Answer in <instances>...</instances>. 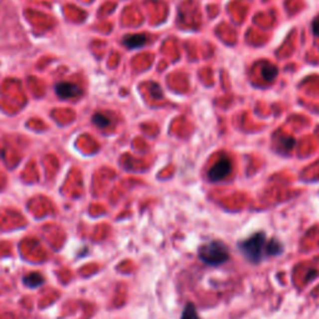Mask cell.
I'll return each instance as SVG.
<instances>
[{"label": "cell", "mask_w": 319, "mask_h": 319, "mask_svg": "<svg viewBox=\"0 0 319 319\" xmlns=\"http://www.w3.org/2000/svg\"><path fill=\"white\" fill-rule=\"evenodd\" d=\"M55 92H56L57 96L62 100L71 99V97H77L81 95L82 90L80 89L77 85L72 84V82H66L62 81L56 84L55 86Z\"/></svg>", "instance_id": "277c9868"}, {"label": "cell", "mask_w": 319, "mask_h": 319, "mask_svg": "<svg viewBox=\"0 0 319 319\" xmlns=\"http://www.w3.org/2000/svg\"><path fill=\"white\" fill-rule=\"evenodd\" d=\"M147 36L144 34H132L125 36V39L122 40L124 45L129 49H136V47H141L142 45H145V42L147 41Z\"/></svg>", "instance_id": "5b68a950"}, {"label": "cell", "mask_w": 319, "mask_h": 319, "mask_svg": "<svg viewBox=\"0 0 319 319\" xmlns=\"http://www.w3.org/2000/svg\"><path fill=\"white\" fill-rule=\"evenodd\" d=\"M92 121H94V124L96 125V126L99 127H107L110 125V119L109 117H106L105 115L102 114H96L94 116V119H92Z\"/></svg>", "instance_id": "30bf717a"}, {"label": "cell", "mask_w": 319, "mask_h": 319, "mask_svg": "<svg viewBox=\"0 0 319 319\" xmlns=\"http://www.w3.org/2000/svg\"><path fill=\"white\" fill-rule=\"evenodd\" d=\"M278 151L281 152H288L293 149L294 146V139L291 136H281L276 142Z\"/></svg>", "instance_id": "52a82bcc"}, {"label": "cell", "mask_w": 319, "mask_h": 319, "mask_svg": "<svg viewBox=\"0 0 319 319\" xmlns=\"http://www.w3.org/2000/svg\"><path fill=\"white\" fill-rule=\"evenodd\" d=\"M241 253L251 263H259L267 257L279 256L283 247L276 239H268L263 232H257L238 243Z\"/></svg>", "instance_id": "6da1fadb"}, {"label": "cell", "mask_w": 319, "mask_h": 319, "mask_svg": "<svg viewBox=\"0 0 319 319\" xmlns=\"http://www.w3.org/2000/svg\"><path fill=\"white\" fill-rule=\"evenodd\" d=\"M232 171V161L228 157H222L221 160L216 162L212 166V168L208 171V178L212 182L221 181V179L226 178Z\"/></svg>", "instance_id": "3957f363"}, {"label": "cell", "mask_w": 319, "mask_h": 319, "mask_svg": "<svg viewBox=\"0 0 319 319\" xmlns=\"http://www.w3.org/2000/svg\"><path fill=\"white\" fill-rule=\"evenodd\" d=\"M22 282L29 288H37V287H40L44 283V277L40 273H36V272H31V273L26 274L22 278Z\"/></svg>", "instance_id": "8992f818"}, {"label": "cell", "mask_w": 319, "mask_h": 319, "mask_svg": "<svg viewBox=\"0 0 319 319\" xmlns=\"http://www.w3.org/2000/svg\"><path fill=\"white\" fill-rule=\"evenodd\" d=\"M181 319H201L197 313L196 307L192 303H187L181 314Z\"/></svg>", "instance_id": "9c48e42d"}, {"label": "cell", "mask_w": 319, "mask_h": 319, "mask_svg": "<svg viewBox=\"0 0 319 319\" xmlns=\"http://www.w3.org/2000/svg\"><path fill=\"white\" fill-rule=\"evenodd\" d=\"M313 31L317 36H319V19L314 20L313 22Z\"/></svg>", "instance_id": "8fae6325"}, {"label": "cell", "mask_w": 319, "mask_h": 319, "mask_svg": "<svg viewBox=\"0 0 319 319\" xmlns=\"http://www.w3.org/2000/svg\"><path fill=\"white\" fill-rule=\"evenodd\" d=\"M198 258L207 266H221L229 259L228 247L221 241H209L198 249Z\"/></svg>", "instance_id": "7a4b0ae2"}, {"label": "cell", "mask_w": 319, "mask_h": 319, "mask_svg": "<svg viewBox=\"0 0 319 319\" xmlns=\"http://www.w3.org/2000/svg\"><path fill=\"white\" fill-rule=\"evenodd\" d=\"M278 74V69L276 66L271 64H266L262 66V77H263L266 81H272L274 77Z\"/></svg>", "instance_id": "ba28073f"}]
</instances>
